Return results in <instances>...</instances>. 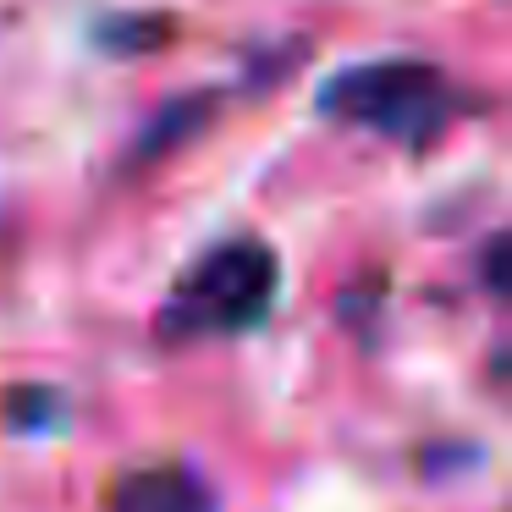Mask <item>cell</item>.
<instances>
[{"label": "cell", "mask_w": 512, "mask_h": 512, "mask_svg": "<svg viewBox=\"0 0 512 512\" xmlns=\"http://www.w3.org/2000/svg\"><path fill=\"white\" fill-rule=\"evenodd\" d=\"M320 111L336 116V122L369 127V133L402 138V144H424L457 111V94L441 67L397 56V61H364V67L325 78Z\"/></svg>", "instance_id": "1"}, {"label": "cell", "mask_w": 512, "mask_h": 512, "mask_svg": "<svg viewBox=\"0 0 512 512\" xmlns=\"http://www.w3.org/2000/svg\"><path fill=\"white\" fill-rule=\"evenodd\" d=\"M281 265L259 237H237L221 243L177 281L160 331L166 336H237L254 331L276 303Z\"/></svg>", "instance_id": "2"}, {"label": "cell", "mask_w": 512, "mask_h": 512, "mask_svg": "<svg viewBox=\"0 0 512 512\" xmlns=\"http://www.w3.org/2000/svg\"><path fill=\"white\" fill-rule=\"evenodd\" d=\"M105 512H215V496L199 474H188L177 463H155L116 479Z\"/></svg>", "instance_id": "3"}]
</instances>
